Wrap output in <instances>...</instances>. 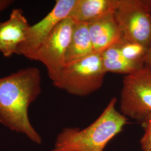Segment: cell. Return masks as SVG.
Masks as SVG:
<instances>
[{
    "label": "cell",
    "mask_w": 151,
    "mask_h": 151,
    "mask_svg": "<svg viewBox=\"0 0 151 151\" xmlns=\"http://www.w3.org/2000/svg\"><path fill=\"white\" fill-rule=\"evenodd\" d=\"M41 92L42 75L37 67L0 78V123L37 145L42 144V138L30 121L28 109Z\"/></svg>",
    "instance_id": "1"
},
{
    "label": "cell",
    "mask_w": 151,
    "mask_h": 151,
    "mask_svg": "<svg viewBox=\"0 0 151 151\" xmlns=\"http://www.w3.org/2000/svg\"><path fill=\"white\" fill-rule=\"evenodd\" d=\"M116 101L113 97L100 115L86 128H63L51 151H104L128 123V118L116 110Z\"/></svg>",
    "instance_id": "2"
},
{
    "label": "cell",
    "mask_w": 151,
    "mask_h": 151,
    "mask_svg": "<svg viewBox=\"0 0 151 151\" xmlns=\"http://www.w3.org/2000/svg\"><path fill=\"white\" fill-rule=\"evenodd\" d=\"M106 74L100 54L94 53L66 65L58 80L53 84L69 94L84 97L102 87Z\"/></svg>",
    "instance_id": "3"
},
{
    "label": "cell",
    "mask_w": 151,
    "mask_h": 151,
    "mask_svg": "<svg viewBox=\"0 0 151 151\" xmlns=\"http://www.w3.org/2000/svg\"><path fill=\"white\" fill-rule=\"evenodd\" d=\"M120 111L140 124L151 116V71L144 67L125 76L120 97Z\"/></svg>",
    "instance_id": "4"
},
{
    "label": "cell",
    "mask_w": 151,
    "mask_h": 151,
    "mask_svg": "<svg viewBox=\"0 0 151 151\" xmlns=\"http://www.w3.org/2000/svg\"><path fill=\"white\" fill-rule=\"evenodd\" d=\"M122 42L151 46V11L143 0H119L114 12Z\"/></svg>",
    "instance_id": "5"
},
{
    "label": "cell",
    "mask_w": 151,
    "mask_h": 151,
    "mask_svg": "<svg viewBox=\"0 0 151 151\" xmlns=\"http://www.w3.org/2000/svg\"><path fill=\"white\" fill-rule=\"evenodd\" d=\"M75 24L70 17L60 22L35 55L34 60L40 62L45 67L53 83L58 80L66 65V54Z\"/></svg>",
    "instance_id": "6"
},
{
    "label": "cell",
    "mask_w": 151,
    "mask_h": 151,
    "mask_svg": "<svg viewBox=\"0 0 151 151\" xmlns=\"http://www.w3.org/2000/svg\"><path fill=\"white\" fill-rule=\"evenodd\" d=\"M76 2L77 0H57L52 10L43 19L30 25L17 54L34 60L39 48L60 22L70 16Z\"/></svg>",
    "instance_id": "7"
},
{
    "label": "cell",
    "mask_w": 151,
    "mask_h": 151,
    "mask_svg": "<svg viewBox=\"0 0 151 151\" xmlns=\"http://www.w3.org/2000/svg\"><path fill=\"white\" fill-rule=\"evenodd\" d=\"M29 27L23 11L19 9L11 11L6 21L0 22V52L4 57L17 54L18 47L24 42Z\"/></svg>",
    "instance_id": "8"
},
{
    "label": "cell",
    "mask_w": 151,
    "mask_h": 151,
    "mask_svg": "<svg viewBox=\"0 0 151 151\" xmlns=\"http://www.w3.org/2000/svg\"><path fill=\"white\" fill-rule=\"evenodd\" d=\"M88 31L95 53L122 42L114 13L103 16L88 24Z\"/></svg>",
    "instance_id": "9"
},
{
    "label": "cell",
    "mask_w": 151,
    "mask_h": 151,
    "mask_svg": "<svg viewBox=\"0 0 151 151\" xmlns=\"http://www.w3.org/2000/svg\"><path fill=\"white\" fill-rule=\"evenodd\" d=\"M119 0H77L70 17L75 22L88 24L114 13Z\"/></svg>",
    "instance_id": "10"
},
{
    "label": "cell",
    "mask_w": 151,
    "mask_h": 151,
    "mask_svg": "<svg viewBox=\"0 0 151 151\" xmlns=\"http://www.w3.org/2000/svg\"><path fill=\"white\" fill-rule=\"evenodd\" d=\"M94 53L87 24L75 22L66 54V65L82 60Z\"/></svg>",
    "instance_id": "11"
},
{
    "label": "cell",
    "mask_w": 151,
    "mask_h": 151,
    "mask_svg": "<svg viewBox=\"0 0 151 151\" xmlns=\"http://www.w3.org/2000/svg\"><path fill=\"white\" fill-rule=\"evenodd\" d=\"M118 44L112 45L99 53L104 69L106 73L111 72L128 75L145 67L124 57Z\"/></svg>",
    "instance_id": "12"
},
{
    "label": "cell",
    "mask_w": 151,
    "mask_h": 151,
    "mask_svg": "<svg viewBox=\"0 0 151 151\" xmlns=\"http://www.w3.org/2000/svg\"><path fill=\"white\" fill-rule=\"evenodd\" d=\"M118 45L122 53L127 59L145 65V60L148 49L139 44L131 42H122Z\"/></svg>",
    "instance_id": "13"
},
{
    "label": "cell",
    "mask_w": 151,
    "mask_h": 151,
    "mask_svg": "<svg viewBox=\"0 0 151 151\" xmlns=\"http://www.w3.org/2000/svg\"><path fill=\"white\" fill-rule=\"evenodd\" d=\"M141 125L144 130L139 143L143 151H151V116L145 120Z\"/></svg>",
    "instance_id": "14"
},
{
    "label": "cell",
    "mask_w": 151,
    "mask_h": 151,
    "mask_svg": "<svg viewBox=\"0 0 151 151\" xmlns=\"http://www.w3.org/2000/svg\"><path fill=\"white\" fill-rule=\"evenodd\" d=\"M12 0H0V15L2 11L5 10L14 3Z\"/></svg>",
    "instance_id": "15"
},
{
    "label": "cell",
    "mask_w": 151,
    "mask_h": 151,
    "mask_svg": "<svg viewBox=\"0 0 151 151\" xmlns=\"http://www.w3.org/2000/svg\"><path fill=\"white\" fill-rule=\"evenodd\" d=\"M145 65L151 71V46L148 49L145 60Z\"/></svg>",
    "instance_id": "16"
},
{
    "label": "cell",
    "mask_w": 151,
    "mask_h": 151,
    "mask_svg": "<svg viewBox=\"0 0 151 151\" xmlns=\"http://www.w3.org/2000/svg\"><path fill=\"white\" fill-rule=\"evenodd\" d=\"M144 3L151 11V0H143Z\"/></svg>",
    "instance_id": "17"
}]
</instances>
